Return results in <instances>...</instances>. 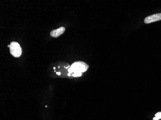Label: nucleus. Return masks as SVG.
<instances>
[{"label": "nucleus", "instance_id": "1", "mask_svg": "<svg viewBox=\"0 0 161 120\" xmlns=\"http://www.w3.org/2000/svg\"><path fill=\"white\" fill-rule=\"evenodd\" d=\"M89 66L85 62L82 61H77L72 64L68 69L69 73L72 75L73 73H83L86 72Z\"/></svg>", "mask_w": 161, "mask_h": 120}, {"label": "nucleus", "instance_id": "2", "mask_svg": "<svg viewBox=\"0 0 161 120\" xmlns=\"http://www.w3.org/2000/svg\"><path fill=\"white\" fill-rule=\"evenodd\" d=\"M10 52L12 56L18 58L22 54V49L19 43L13 41L10 44Z\"/></svg>", "mask_w": 161, "mask_h": 120}, {"label": "nucleus", "instance_id": "3", "mask_svg": "<svg viewBox=\"0 0 161 120\" xmlns=\"http://www.w3.org/2000/svg\"><path fill=\"white\" fill-rule=\"evenodd\" d=\"M161 20V13L156 14L151 16H148L144 19V22L146 24L153 23Z\"/></svg>", "mask_w": 161, "mask_h": 120}, {"label": "nucleus", "instance_id": "4", "mask_svg": "<svg viewBox=\"0 0 161 120\" xmlns=\"http://www.w3.org/2000/svg\"><path fill=\"white\" fill-rule=\"evenodd\" d=\"M65 31V28L64 27H60L57 29H54L52 31H51L50 32V35L53 38H57V37L60 36L61 35H62V34H63Z\"/></svg>", "mask_w": 161, "mask_h": 120}, {"label": "nucleus", "instance_id": "5", "mask_svg": "<svg viewBox=\"0 0 161 120\" xmlns=\"http://www.w3.org/2000/svg\"><path fill=\"white\" fill-rule=\"evenodd\" d=\"M161 119V112H158L155 115V117L153 118V120H159Z\"/></svg>", "mask_w": 161, "mask_h": 120}, {"label": "nucleus", "instance_id": "6", "mask_svg": "<svg viewBox=\"0 0 161 120\" xmlns=\"http://www.w3.org/2000/svg\"><path fill=\"white\" fill-rule=\"evenodd\" d=\"M71 75L74 77H80V76H82V73H73Z\"/></svg>", "mask_w": 161, "mask_h": 120}, {"label": "nucleus", "instance_id": "7", "mask_svg": "<svg viewBox=\"0 0 161 120\" xmlns=\"http://www.w3.org/2000/svg\"><path fill=\"white\" fill-rule=\"evenodd\" d=\"M57 74L58 75H60L61 73H60V72H57Z\"/></svg>", "mask_w": 161, "mask_h": 120}, {"label": "nucleus", "instance_id": "8", "mask_svg": "<svg viewBox=\"0 0 161 120\" xmlns=\"http://www.w3.org/2000/svg\"><path fill=\"white\" fill-rule=\"evenodd\" d=\"M8 47H10V45H9L8 46Z\"/></svg>", "mask_w": 161, "mask_h": 120}]
</instances>
